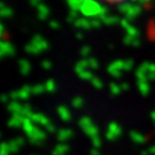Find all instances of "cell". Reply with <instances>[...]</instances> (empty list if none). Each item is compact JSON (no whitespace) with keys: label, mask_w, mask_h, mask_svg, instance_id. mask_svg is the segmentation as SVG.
<instances>
[{"label":"cell","mask_w":155,"mask_h":155,"mask_svg":"<svg viewBox=\"0 0 155 155\" xmlns=\"http://www.w3.org/2000/svg\"><path fill=\"white\" fill-rule=\"evenodd\" d=\"M79 12L84 15V17H91V18H99L101 20L107 15L108 8L106 6L101 5L97 0H86L84 1Z\"/></svg>","instance_id":"obj_1"},{"label":"cell","mask_w":155,"mask_h":155,"mask_svg":"<svg viewBox=\"0 0 155 155\" xmlns=\"http://www.w3.org/2000/svg\"><path fill=\"white\" fill-rule=\"evenodd\" d=\"M141 12H143V7H141V6L132 4L131 7H130V9H129V12L127 13V15H125L124 17H127V20H130V21L132 22L136 17L139 16V15L141 14Z\"/></svg>","instance_id":"obj_2"},{"label":"cell","mask_w":155,"mask_h":155,"mask_svg":"<svg viewBox=\"0 0 155 155\" xmlns=\"http://www.w3.org/2000/svg\"><path fill=\"white\" fill-rule=\"evenodd\" d=\"M121 69H124V61H122V60H116V61H114L110 66H109V68H108L109 72L113 74L114 76H120Z\"/></svg>","instance_id":"obj_3"},{"label":"cell","mask_w":155,"mask_h":155,"mask_svg":"<svg viewBox=\"0 0 155 155\" xmlns=\"http://www.w3.org/2000/svg\"><path fill=\"white\" fill-rule=\"evenodd\" d=\"M122 18L116 15H106L101 18V22L106 25H114V24H121Z\"/></svg>","instance_id":"obj_4"},{"label":"cell","mask_w":155,"mask_h":155,"mask_svg":"<svg viewBox=\"0 0 155 155\" xmlns=\"http://www.w3.org/2000/svg\"><path fill=\"white\" fill-rule=\"evenodd\" d=\"M123 43L127 45V46H133V47H139L141 45V41L139 38H133L129 35H125L124 38H123Z\"/></svg>","instance_id":"obj_5"},{"label":"cell","mask_w":155,"mask_h":155,"mask_svg":"<svg viewBox=\"0 0 155 155\" xmlns=\"http://www.w3.org/2000/svg\"><path fill=\"white\" fill-rule=\"evenodd\" d=\"M75 25L79 29H85V30H87V29H91V20H87L86 17H81V18H77L76 21H75Z\"/></svg>","instance_id":"obj_6"},{"label":"cell","mask_w":155,"mask_h":155,"mask_svg":"<svg viewBox=\"0 0 155 155\" xmlns=\"http://www.w3.org/2000/svg\"><path fill=\"white\" fill-rule=\"evenodd\" d=\"M125 32H127V35L131 36V37H133V38H139V36H140L139 29L137 28V27H134L133 24H130V25L125 29Z\"/></svg>","instance_id":"obj_7"},{"label":"cell","mask_w":155,"mask_h":155,"mask_svg":"<svg viewBox=\"0 0 155 155\" xmlns=\"http://www.w3.org/2000/svg\"><path fill=\"white\" fill-rule=\"evenodd\" d=\"M131 5H132V2H131V1H125V2L120 4V5H118V12L125 16V15H127V13L129 12V9H130Z\"/></svg>","instance_id":"obj_8"},{"label":"cell","mask_w":155,"mask_h":155,"mask_svg":"<svg viewBox=\"0 0 155 155\" xmlns=\"http://www.w3.org/2000/svg\"><path fill=\"white\" fill-rule=\"evenodd\" d=\"M132 4H136V5H139L141 6V7H144V6H146L147 4H150V0H130Z\"/></svg>","instance_id":"obj_9"},{"label":"cell","mask_w":155,"mask_h":155,"mask_svg":"<svg viewBox=\"0 0 155 155\" xmlns=\"http://www.w3.org/2000/svg\"><path fill=\"white\" fill-rule=\"evenodd\" d=\"M101 20H99V18H92L91 20V27L94 29H97V28H99L100 25H101Z\"/></svg>","instance_id":"obj_10"},{"label":"cell","mask_w":155,"mask_h":155,"mask_svg":"<svg viewBox=\"0 0 155 155\" xmlns=\"http://www.w3.org/2000/svg\"><path fill=\"white\" fill-rule=\"evenodd\" d=\"M130 24H132V22H131L130 20H127V17H123L122 21H121V27H122V28L125 30V29H127V27L130 25Z\"/></svg>","instance_id":"obj_11"},{"label":"cell","mask_w":155,"mask_h":155,"mask_svg":"<svg viewBox=\"0 0 155 155\" xmlns=\"http://www.w3.org/2000/svg\"><path fill=\"white\" fill-rule=\"evenodd\" d=\"M132 67H133L132 60H125V61H124V69H125V70L132 69Z\"/></svg>","instance_id":"obj_12"},{"label":"cell","mask_w":155,"mask_h":155,"mask_svg":"<svg viewBox=\"0 0 155 155\" xmlns=\"http://www.w3.org/2000/svg\"><path fill=\"white\" fill-rule=\"evenodd\" d=\"M90 52H91V50H90L89 46H84L83 48H82V51H81V53H82L83 56H87L90 54Z\"/></svg>","instance_id":"obj_13"},{"label":"cell","mask_w":155,"mask_h":155,"mask_svg":"<svg viewBox=\"0 0 155 155\" xmlns=\"http://www.w3.org/2000/svg\"><path fill=\"white\" fill-rule=\"evenodd\" d=\"M89 66L93 67V68H97L98 67V61L95 59H90L89 60Z\"/></svg>","instance_id":"obj_14"},{"label":"cell","mask_w":155,"mask_h":155,"mask_svg":"<svg viewBox=\"0 0 155 155\" xmlns=\"http://www.w3.org/2000/svg\"><path fill=\"white\" fill-rule=\"evenodd\" d=\"M107 2H113V4H115V2H120V4H122V2H125V0H105Z\"/></svg>","instance_id":"obj_15"},{"label":"cell","mask_w":155,"mask_h":155,"mask_svg":"<svg viewBox=\"0 0 155 155\" xmlns=\"http://www.w3.org/2000/svg\"><path fill=\"white\" fill-rule=\"evenodd\" d=\"M4 32V29H2V25H0V38H1V33Z\"/></svg>","instance_id":"obj_16"}]
</instances>
